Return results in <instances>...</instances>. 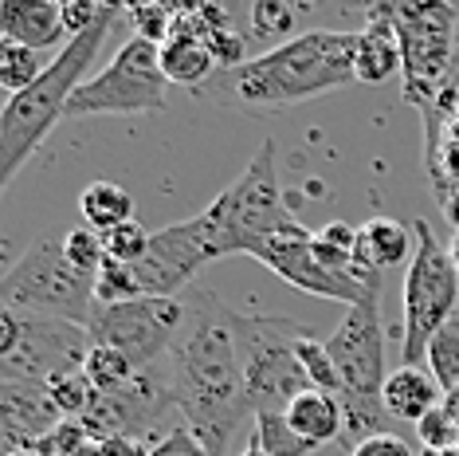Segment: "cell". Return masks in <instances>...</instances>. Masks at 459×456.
Masks as SVG:
<instances>
[{"label":"cell","instance_id":"83f0119b","mask_svg":"<svg viewBox=\"0 0 459 456\" xmlns=\"http://www.w3.org/2000/svg\"><path fill=\"white\" fill-rule=\"evenodd\" d=\"M95 295H99V307H118V303H134L142 299V287H138V276H134L130 264H118V260H107L95 276Z\"/></svg>","mask_w":459,"mask_h":456},{"label":"cell","instance_id":"7c38bea8","mask_svg":"<svg viewBox=\"0 0 459 456\" xmlns=\"http://www.w3.org/2000/svg\"><path fill=\"white\" fill-rule=\"evenodd\" d=\"M255 260L271 267L283 284L299 287V292H307L315 299H333V303H346V307H358L369 295L381 292V284H365V279H358L353 272H330V267H322L315 256V232L302 228L299 221L283 228L279 236H271V241L259 248Z\"/></svg>","mask_w":459,"mask_h":456},{"label":"cell","instance_id":"7a4b0ae2","mask_svg":"<svg viewBox=\"0 0 459 456\" xmlns=\"http://www.w3.org/2000/svg\"><path fill=\"white\" fill-rule=\"evenodd\" d=\"M346 83H358V32L307 28L259 51L247 64L216 71L193 95L208 107L271 114L310 102Z\"/></svg>","mask_w":459,"mask_h":456},{"label":"cell","instance_id":"f35d334b","mask_svg":"<svg viewBox=\"0 0 459 456\" xmlns=\"http://www.w3.org/2000/svg\"><path fill=\"white\" fill-rule=\"evenodd\" d=\"M447 252H452V260H455V272H459V228H455V236H452V244H447Z\"/></svg>","mask_w":459,"mask_h":456},{"label":"cell","instance_id":"1f68e13d","mask_svg":"<svg viewBox=\"0 0 459 456\" xmlns=\"http://www.w3.org/2000/svg\"><path fill=\"white\" fill-rule=\"evenodd\" d=\"M416 437H420V444H424L428 452L459 449V425L452 421V413H447V409L440 406V409H432L420 425H416Z\"/></svg>","mask_w":459,"mask_h":456},{"label":"cell","instance_id":"ba28073f","mask_svg":"<svg viewBox=\"0 0 459 456\" xmlns=\"http://www.w3.org/2000/svg\"><path fill=\"white\" fill-rule=\"evenodd\" d=\"M416 232V252L404 272V366H424L428 362V342L455 319L459 307V272L452 252L440 244L428 221L412 224Z\"/></svg>","mask_w":459,"mask_h":456},{"label":"cell","instance_id":"8fae6325","mask_svg":"<svg viewBox=\"0 0 459 456\" xmlns=\"http://www.w3.org/2000/svg\"><path fill=\"white\" fill-rule=\"evenodd\" d=\"M185 323V303L181 299H153L142 295L134 303L118 307H95L91 319V342L122 350L138 370H150L165 362L177 330Z\"/></svg>","mask_w":459,"mask_h":456},{"label":"cell","instance_id":"d590c367","mask_svg":"<svg viewBox=\"0 0 459 456\" xmlns=\"http://www.w3.org/2000/svg\"><path fill=\"white\" fill-rule=\"evenodd\" d=\"M153 456H208V452L189 429H177L158 444V449H153Z\"/></svg>","mask_w":459,"mask_h":456},{"label":"cell","instance_id":"b9f144b4","mask_svg":"<svg viewBox=\"0 0 459 456\" xmlns=\"http://www.w3.org/2000/svg\"><path fill=\"white\" fill-rule=\"evenodd\" d=\"M79 456H99V441H95V444H87V449H82Z\"/></svg>","mask_w":459,"mask_h":456},{"label":"cell","instance_id":"3957f363","mask_svg":"<svg viewBox=\"0 0 459 456\" xmlns=\"http://www.w3.org/2000/svg\"><path fill=\"white\" fill-rule=\"evenodd\" d=\"M122 16H126V8L110 4V13L102 16L91 32L75 36L56 59H48V71L32 87L4 102V110H0V189L13 185L20 165L32 158V153L44 146L48 134L67 118L71 99H75V91L87 83L82 75H87V67L99 59L102 44H107V36L114 32V24H118Z\"/></svg>","mask_w":459,"mask_h":456},{"label":"cell","instance_id":"277c9868","mask_svg":"<svg viewBox=\"0 0 459 456\" xmlns=\"http://www.w3.org/2000/svg\"><path fill=\"white\" fill-rule=\"evenodd\" d=\"M193 224L212 260H221V256H252L255 260L271 236L295 224L283 197V181H279L275 142L267 138L255 158L247 162V170L228 189H221V197L204 213H196Z\"/></svg>","mask_w":459,"mask_h":456},{"label":"cell","instance_id":"ffe728a7","mask_svg":"<svg viewBox=\"0 0 459 456\" xmlns=\"http://www.w3.org/2000/svg\"><path fill=\"white\" fill-rule=\"evenodd\" d=\"M161 71L169 83H177V87L196 91L221 67H216L208 44H201V39H193V36H173L169 44H161Z\"/></svg>","mask_w":459,"mask_h":456},{"label":"cell","instance_id":"74e56055","mask_svg":"<svg viewBox=\"0 0 459 456\" xmlns=\"http://www.w3.org/2000/svg\"><path fill=\"white\" fill-rule=\"evenodd\" d=\"M444 409H447V413H452V421L459 425V386H455L452 393H444Z\"/></svg>","mask_w":459,"mask_h":456},{"label":"cell","instance_id":"52a82bcc","mask_svg":"<svg viewBox=\"0 0 459 456\" xmlns=\"http://www.w3.org/2000/svg\"><path fill=\"white\" fill-rule=\"evenodd\" d=\"M307 335L310 327L283 315H239V355L255 413H287L290 401L315 390L299 358V342Z\"/></svg>","mask_w":459,"mask_h":456},{"label":"cell","instance_id":"2e32d148","mask_svg":"<svg viewBox=\"0 0 459 456\" xmlns=\"http://www.w3.org/2000/svg\"><path fill=\"white\" fill-rule=\"evenodd\" d=\"M0 39H13L32 51L71 44L64 28V8L56 0H0Z\"/></svg>","mask_w":459,"mask_h":456},{"label":"cell","instance_id":"ab89813d","mask_svg":"<svg viewBox=\"0 0 459 456\" xmlns=\"http://www.w3.org/2000/svg\"><path fill=\"white\" fill-rule=\"evenodd\" d=\"M239 456H271V452H264V449H259V444L252 441V444H247V449H244V452H239Z\"/></svg>","mask_w":459,"mask_h":456},{"label":"cell","instance_id":"ee69618b","mask_svg":"<svg viewBox=\"0 0 459 456\" xmlns=\"http://www.w3.org/2000/svg\"><path fill=\"white\" fill-rule=\"evenodd\" d=\"M455 8H459V4H455Z\"/></svg>","mask_w":459,"mask_h":456},{"label":"cell","instance_id":"f1b7e54d","mask_svg":"<svg viewBox=\"0 0 459 456\" xmlns=\"http://www.w3.org/2000/svg\"><path fill=\"white\" fill-rule=\"evenodd\" d=\"M299 358H302V370H307L310 381H315V390H326V393H333V398H342V378H338V370H333V362H330L326 342L307 335L299 342Z\"/></svg>","mask_w":459,"mask_h":456},{"label":"cell","instance_id":"d6a6232c","mask_svg":"<svg viewBox=\"0 0 459 456\" xmlns=\"http://www.w3.org/2000/svg\"><path fill=\"white\" fill-rule=\"evenodd\" d=\"M299 8L283 4V0H255L252 4V28L255 36H283L295 28Z\"/></svg>","mask_w":459,"mask_h":456},{"label":"cell","instance_id":"5b68a950","mask_svg":"<svg viewBox=\"0 0 459 456\" xmlns=\"http://www.w3.org/2000/svg\"><path fill=\"white\" fill-rule=\"evenodd\" d=\"M0 299L8 311L36 319H56L71 327H91L99 307L95 276L79 272L67 260L64 241H39L0 279Z\"/></svg>","mask_w":459,"mask_h":456},{"label":"cell","instance_id":"5bb4252c","mask_svg":"<svg viewBox=\"0 0 459 456\" xmlns=\"http://www.w3.org/2000/svg\"><path fill=\"white\" fill-rule=\"evenodd\" d=\"M59 421L64 417L51 406L48 386L0 381V437H4V456L20 449H36Z\"/></svg>","mask_w":459,"mask_h":456},{"label":"cell","instance_id":"f546056e","mask_svg":"<svg viewBox=\"0 0 459 456\" xmlns=\"http://www.w3.org/2000/svg\"><path fill=\"white\" fill-rule=\"evenodd\" d=\"M150 241H153V232H145L138 221H126V224L114 228V232L102 236V248H107V260H118V264L134 267L145 252H150Z\"/></svg>","mask_w":459,"mask_h":456},{"label":"cell","instance_id":"836d02e7","mask_svg":"<svg viewBox=\"0 0 459 456\" xmlns=\"http://www.w3.org/2000/svg\"><path fill=\"white\" fill-rule=\"evenodd\" d=\"M64 28H67V36L75 39L82 32H91V28L99 24L102 16L110 13V4H99V0H64Z\"/></svg>","mask_w":459,"mask_h":456},{"label":"cell","instance_id":"e0dca14e","mask_svg":"<svg viewBox=\"0 0 459 456\" xmlns=\"http://www.w3.org/2000/svg\"><path fill=\"white\" fill-rule=\"evenodd\" d=\"M381 406L393 421L420 425L428 413L444 406V390H440V381L428 374V366H401L389 374V381H385Z\"/></svg>","mask_w":459,"mask_h":456},{"label":"cell","instance_id":"cb8c5ba5","mask_svg":"<svg viewBox=\"0 0 459 456\" xmlns=\"http://www.w3.org/2000/svg\"><path fill=\"white\" fill-rule=\"evenodd\" d=\"M44 71H48V64L39 59V51L13 44V39H0V87L8 91V99L28 91Z\"/></svg>","mask_w":459,"mask_h":456},{"label":"cell","instance_id":"9a60e30c","mask_svg":"<svg viewBox=\"0 0 459 456\" xmlns=\"http://www.w3.org/2000/svg\"><path fill=\"white\" fill-rule=\"evenodd\" d=\"M416 252V232L404 228L393 216H373L358 232V260H353V276L365 284H381V272L401 264H412Z\"/></svg>","mask_w":459,"mask_h":456},{"label":"cell","instance_id":"d4e9b609","mask_svg":"<svg viewBox=\"0 0 459 456\" xmlns=\"http://www.w3.org/2000/svg\"><path fill=\"white\" fill-rule=\"evenodd\" d=\"M252 441L271 456H310L315 452V444H307L295 429H290L287 413H255V437Z\"/></svg>","mask_w":459,"mask_h":456},{"label":"cell","instance_id":"7bdbcfd3","mask_svg":"<svg viewBox=\"0 0 459 456\" xmlns=\"http://www.w3.org/2000/svg\"><path fill=\"white\" fill-rule=\"evenodd\" d=\"M8 456H44V452H36V449H20V452H8Z\"/></svg>","mask_w":459,"mask_h":456},{"label":"cell","instance_id":"60d3db41","mask_svg":"<svg viewBox=\"0 0 459 456\" xmlns=\"http://www.w3.org/2000/svg\"><path fill=\"white\" fill-rule=\"evenodd\" d=\"M420 456H459V449H444V452H428V449H420Z\"/></svg>","mask_w":459,"mask_h":456},{"label":"cell","instance_id":"603a6c76","mask_svg":"<svg viewBox=\"0 0 459 456\" xmlns=\"http://www.w3.org/2000/svg\"><path fill=\"white\" fill-rule=\"evenodd\" d=\"M48 398L64 421H82L91 409H95L99 390L91 386V378L82 374V370H71V374H59V378L48 381Z\"/></svg>","mask_w":459,"mask_h":456},{"label":"cell","instance_id":"30bf717a","mask_svg":"<svg viewBox=\"0 0 459 456\" xmlns=\"http://www.w3.org/2000/svg\"><path fill=\"white\" fill-rule=\"evenodd\" d=\"M169 107V79L161 71V48L130 36L99 75L75 91L67 118L91 114H158Z\"/></svg>","mask_w":459,"mask_h":456},{"label":"cell","instance_id":"8d00e7d4","mask_svg":"<svg viewBox=\"0 0 459 456\" xmlns=\"http://www.w3.org/2000/svg\"><path fill=\"white\" fill-rule=\"evenodd\" d=\"M99 456H153V449H150L145 441L107 437V441H99Z\"/></svg>","mask_w":459,"mask_h":456},{"label":"cell","instance_id":"d6986e66","mask_svg":"<svg viewBox=\"0 0 459 456\" xmlns=\"http://www.w3.org/2000/svg\"><path fill=\"white\" fill-rule=\"evenodd\" d=\"M287 421H290V429L307 444H315V449L346 437V409H342V398H333L326 390H307L302 398H295L287 409Z\"/></svg>","mask_w":459,"mask_h":456},{"label":"cell","instance_id":"4fadbf2b","mask_svg":"<svg viewBox=\"0 0 459 456\" xmlns=\"http://www.w3.org/2000/svg\"><path fill=\"white\" fill-rule=\"evenodd\" d=\"M204 264H212V256H208L201 232H196L189 216V221H177L169 228H161V232H153L150 252L134 264V276H138L142 295L181 299L196 284Z\"/></svg>","mask_w":459,"mask_h":456},{"label":"cell","instance_id":"484cf974","mask_svg":"<svg viewBox=\"0 0 459 456\" xmlns=\"http://www.w3.org/2000/svg\"><path fill=\"white\" fill-rule=\"evenodd\" d=\"M424 366H428V374L440 381L444 393H452L459 386V311H455L452 323L428 342V362Z\"/></svg>","mask_w":459,"mask_h":456},{"label":"cell","instance_id":"e575fe53","mask_svg":"<svg viewBox=\"0 0 459 456\" xmlns=\"http://www.w3.org/2000/svg\"><path fill=\"white\" fill-rule=\"evenodd\" d=\"M350 456H416L412 444L396 433H377V437H365L361 444H353Z\"/></svg>","mask_w":459,"mask_h":456},{"label":"cell","instance_id":"6da1fadb","mask_svg":"<svg viewBox=\"0 0 459 456\" xmlns=\"http://www.w3.org/2000/svg\"><path fill=\"white\" fill-rule=\"evenodd\" d=\"M181 303L185 323L165 355V374L185 429L204 444L208 456H221L239 425L255 417L239 355V311L204 284H193Z\"/></svg>","mask_w":459,"mask_h":456},{"label":"cell","instance_id":"4dcf8cb0","mask_svg":"<svg viewBox=\"0 0 459 456\" xmlns=\"http://www.w3.org/2000/svg\"><path fill=\"white\" fill-rule=\"evenodd\" d=\"M64 252H67V260L87 276H99V267L107 264V248H102V236L95 228H71L64 236Z\"/></svg>","mask_w":459,"mask_h":456},{"label":"cell","instance_id":"4316f807","mask_svg":"<svg viewBox=\"0 0 459 456\" xmlns=\"http://www.w3.org/2000/svg\"><path fill=\"white\" fill-rule=\"evenodd\" d=\"M177 16H181V4H134L126 8V20L138 39H150V44H169Z\"/></svg>","mask_w":459,"mask_h":456},{"label":"cell","instance_id":"ac0fdd59","mask_svg":"<svg viewBox=\"0 0 459 456\" xmlns=\"http://www.w3.org/2000/svg\"><path fill=\"white\" fill-rule=\"evenodd\" d=\"M401 71V39L393 20L377 4L369 8V24L358 32V83H385Z\"/></svg>","mask_w":459,"mask_h":456},{"label":"cell","instance_id":"44dd1931","mask_svg":"<svg viewBox=\"0 0 459 456\" xmlns=\"http://www.w3.org/2000/svg\"><path fill=\"white\" fill-rule=\"evenodd\" d=\"M79 213H82V221H87V228L107 236L118 224L134 221V197H130V189H122V185H114V181H91L79 197Z\"/></svg>","mask_w":459,"mask_h":456},{"label":"cell","instance_id":"9c48e42d","mask_svg":"<svg viewBox=\"0 0 459 456\" xmlns=\"http://www.w3.org/2000/svg\"><path fill=\"white\" fill-rule=\"evenodd\" d=\"M91 330L56 323V319L0 311V381L48 386L51 378L82 370L91 355Z\"/></svg>","mask_w":459,"mask_h":456},{"label":"cell","instance_id":"7402d4cb","mask_svg":"<svg viewBox=\"0 0 459 456\" xmlns=\"http://www.w3.org/2000/svg\"><path fill=\"white\" fill-rule=\"evenodd\" d=\"M82 374L91 378V386H95L99 393H118V390H126L130 381L138 378V366H134L122 350L95 342V346H91V355H87V362H82Z\"/></svg>","mask_w":459,"mask_h":456},{"label":"cell","instance_id":"8992f818","mask_svg":"<svg viewBox=\"0 0 459 456\" xmlns=\"http://www.w3.org/2000/svg\"><path fill=\"white\" fill-rule=\"evenodd\" d=\"M401 39L404 99L432 110L459 64V8L455 4H377Z\"/></svg>","mask_w":459,"mask_h":456}]
</instances>
